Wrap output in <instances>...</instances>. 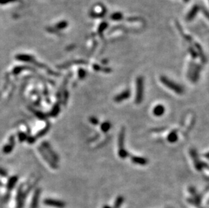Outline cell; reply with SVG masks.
<instances>
[{
  "mask_svg": "<svg viewBox=\"0 0 209 208\" xmlns=\"http://www.w3.org/2000/svg\"><path fill=\"white\" fill-rule=\"evenodd\" d=\"M160 80L165 85V87L169 88L170 90L174 91L179 95H182L184 93V89L181 85L176 83L173 80H170L168 77L165 76H161L160 77Z\"/></svg>",
  "mask_w": 209,
  "mask_h": 208,
  "instance_id": "cell-1",
  "label": "cell"
},
{
  "mask_svg": "<svg viewBox=\"0 0 209 208\" xmlns=\"http://www.w3.org/2000/svg\"><path fill=\"white\" fill-rule=\"evenodd\" d=\"M125 128H122L119 133V135H118V156L122 159H125L129 156V153L127 152V150L125 149Z\"/></svg>",
  "mask_w": 209,
  "mask_h": 208,
  "instance_id": "cell-2",
  "label": "cell"
},
{
  "mask_svg": "<svg viewBox=\"0 0 209 208\" xmlns=\"http://www.w3.org/2000/svg\"><path fill=\"white\" fill-rule=\"evenodd\" d=\"M144 80L142 76H138L136 80V103L139 104L142 102L143 99V88H144Z\"/></svg>",
  "mask_w": 209,
  "mask_h": 208,
  "instance_id": "cell-3",
  "label": "cell"
},
{
  "mask_svg": "<svg viewBox=\"0 0 209 208\" xmlns=\"http://www.w3.org/2000/svg\"><path fill=\"white\" fill-rule=\"evenodd\" d=\"M190 155H191V156L192 157V160H193V161H194L195 168L198 171H202V168L204 166V167H208L207 165H204V163L202 162L201 161L199 160L197 152H196V151L194 149L190 150Z\"/></svg>",
  "mask_w": 209,
  "mask_h": 208,
  "instance_id": "cell-4",
  "label": "cell"
},
{
  "mask_svg": "<svg viewBox=\"0 0 209 208\" xmlns=\"http://www.w3.org/2000/svg\"><path fill=\"white\" fill-rule=\"evenodd\" d=\"M44 204L48 206L55 207L56 208H64L65 206H66V204H65L63 201L56 200V199H45Z\"/></svg>",
  "mask_w": 209,
  "mask_h": 208,
  "instance_id": "cell-5",
  "label": "cell"
},
{
  "mask_svg": "<svg viewBox=\"0 0 209 208\" xmlns=\"http://www.w3.org/2000/svg\"><path fill=\"white\" fill-rule=\"evenodd\" d=\"M131 97V91L129 89H126L125 91L121 92L120 94L117 95V96L114 97V100L117 103H120L122 102Z\"/></svg>",
  "mask_w": 209,
  "mask_h": 208,
  "instance_id": "cell-6",
  "label": "cell"
},
{
  "mask_svg": "<svg viewBox=\"0 0 209 208\" xmlns=\"http://www.w3.org/2000/svg\"><path fill=\"white\" fill-rule=\"evenodd\" d=\"M201 70H202V66H200V65H196L195 66H194L193 70H192L191 76H190L192 82H194V83L197 82L199 79L200 73Z\"/></svg>",
  "mask_w": 209,
  "mask_h": 208,
  "instance_id": "cell-7",
  "label": "cell"
},
{
  "mask_svg": "<svg viewBox=\"0 0 209 208\" xmlns=\"http://www.w3.org/2000/svg\"><path fill=\"white\" fill-rule=\"evenodd\" d=\"M131 160H132V162L134 163V164L140 166H146L147 164V162H148V160L146 158L138 156H132L131 157Z\"/></svg>",
  "mask_w": 209,
  "mask_h": 208,
  "instance_id": "cell-8",
  "label": "cell"
},
{
  "mask_svg": "<svg viewBox=\"0 0 209 208\" xmlns=\"http://www.w3.org/2000/svg\"><path fill=\"white\" fill-rule=\"evenodd\" d=\"M165 112V108L161 104H158V105L155 106L153 109V114L155 116L160 117L162 116Z\"/></svg>",
  "mask_w": 209,
  "mask_h": 208,
  "instance_id": "cell-9",
  "label": "cell"
},
{
  "mask_svg": "<svg viewBox=\"0 0 209 208\" xmlns=\"http://www.w3.org/2000/svg\"><path fill=\"white\" fill-rule=\"evenodd\" d=\"M198 10H199V7L197 6H195L192 7V10L190 11V12L187 14L186 16V20H187V21H191V20H193L196 16V15L197 14Z\"/></svg>",
  "mask_w": 209,
  "mask_h": 208,
  "instance_id": "cell-10",
  "label": "cell"
},
{
  "mask_svg": "<svg viewBox=\"0 0 209 208\" xmlns=\"http://www.w3.org/2000/svg\"><path fill=\"white\" fill-rule=\"evenodd\" d=\"M39 194H40V191L39 189L35 191V193L33 195V197H32V199L31 208H37L38 203H39Z\"/></svg>",
  "mask_w": 209,
  "mask_h": 208,
  "instance_id": "cell-11",
  "label": "cell"
},
{
  "mask_svg": "<svg viewBox=\"0 0 209 208\" xmlns=\"http://www.w3.org/2000/svg\"><path fill=\"white\" fill-rule=\"evenodd\" d=\"M167 140L169 141L171 143H174L178 140V134L176 130H173L171 132L167 137Z\"/></svg>",
  "mask_w": 209,
  "mask_h": 208,
  "instance_id": "cell-12",
  "label": "cell"
},
{
  "mask_svg": "<svg viewBox=\"0 0 209 208\" xmlns=\"http://www.w3.org/2000/svg\"><path fill=\"white\" fill-rule=\"evenodd\" d=\"M111 128V124L109 122H104L101 124V130L104 133H107Z\"/></svg>",
  "mask_w": 209,
  "mask_h": 208,
  "instance_id": "cell-13",
  "label": "cell"
},
{
  "mask_svg": "<svg viewBox=\"0 0 209 208\" xmlns=\"http://www.w3.org/2000/svg\"><path fill=\"white\" fill-rule=\"evenodd\" d=\"M122 17H123V15H122L121 12H115V13H114L110 16V19L116 20V21H118V20H122Z\"/></svg>",
  "mask_w": 209,
  "mask_h": 208,
  "instance_id": "cell-14",
  "label": "cell"
},
{
  "mask_svg": "<svg viewBox=\"0 0 209 208\" xmlns=\"http://www.w3.org/2000/svg\"><path fill=\"white\" fill-rule=\"evenodd\" d=\"M123 201H124V198L122 196H118L116 199L115 203H114V208H119L120 206L122 205V203H123Z\"/></svg>",
  "mask_w": 209,
  "mask_h": 208,
  "instance_id": "cell-15",
  "label": "cell"
},
{
  "mask_svg": "<svg viewBox=\"0 0 209 208\" xmlns=\"http://www.w3.org/2000/svg\"><path fill=\"white\" fill-rule=\"evenodd\" d=\"M16 181H17V178H15V177L12 178L11 180L9 182V183H8V189H11L13 188L14 185L16 184Z\"/></svg>",
  "mask_w": 209,
  "mask_h": 208,
  "instance_id": "cell-16",
  "label": "cell"
},
{
  "mask_svg": "<svg viewBox=\"0 0 209 208\" xmlns=\"http://www.w3.org/2000/svg\"><path fill=\"white\" fill-rule=\"evenodd\" d=\"M89 121H90V122H91V123H92L94 125L98 124V123H99V120H98L96 117H93V116L89 118Z\"/></svg>",
  "mask_w": 209,
  "mask_h": 208,
  "instance_id": "cell-17",
  "label": "cell"
},
{
  "mask_svg": "<svg viewBox=\"0 0 209 208\" xmlns=\"http://www.w3.org/2000/svg\"><path fill=\"white\" fill-rule=\"evenodd\" d=\"M108 27V24H106V22H103L102 24H101V26L99 28V32H103L104 30H105V28Z\"/></svg>",
  "mask_w": 209,
  "mask_h": 208,
  "instance_id": "cell-18",
  "label": "cell"
},
{
  "mask_svg": "<svg viewBox=\"0 0 209 208\" xmlns=\"http://www.w3.org/2000/svg\"><path fill=\"white\" fill-rule=\"evenodd\" d=\"M190 54H191L192 56L194 58H196V57H197V53H196V52L194 50H192V48H190Z\"/></svg>",
  "mask_w": 209,
  "mask_h": 208,
  "instance_id": "cell-19",
  "label": "cell"
},
{
  "mask_svg": "<svg viewBox=\"0 0 209 208\" xmlns=\"http://www.w3.org/2000/svg\"><path fill=\"white\" fill-rule=\"evenodd\" d=\"M79 72H81V74H79V76H80V77H81V79H83V77L85 76V72L83 70H80Z\"/></svg>",
  "mask_w": 209,
  "mask_h": 208,
  "instance_id": "cell-20",
  "label": "cell"
},
{
  "mask_svg": "<svg viewBox=\"0 0 209 208\" xmlns=\"http://www.w3.org/2000/svg\"><path fill=\"white\" fill-rule=\"evenodd\" d=\"M202 11L204 12V14L205 15L206 17L209 20V12L207 10H203Z\"/></svg>",
  "mask_w": 209,
  "mask_h": 208,
  "instance_id": "cell-21",
  "label": "cell"
},
{
  "mask_svg": "<svg viewBox=\"0 0 209 208\" xmlns=\"http://www.w3.org/2000/svg\"><path fill=\"white\" fill-rule=\"evenodd\" d=\"M10 1H13V0H0V3H7L8 2H10Z\"/></svg>",
  "mask_w": 209,
  "mask_h": 208,
  "instance_id": "cell-22",
  "label": "cell"
},
{
  "mask_svg": "<svg viewBox=\"0 0 209 208\" xmlns=\"http://www.w3.org/2000/svg\"><path fill=\"white\" fill-rule=\"evenodd\" d=\"M205 157L209 159V152H208L207 153H206V154H205Z\"/></svg>",
  "mask_w": 209,
  "mask_h": 208,
  "instance_id": "cell-23",
  "label": "cell"
},
{
  "mask_svg": "<svg viewBox=\"0 0 209 208\" xmlns=\"http://www.w3.org/2000/svg\"><path fill=\"white\" fill-rule=\"evenodd\" d=\"M103 208H112V207H110V206H104Z\"/></svg>",
  "mask_w": 209,
  "mask_h": 208,
  "instance_id": "cell-24",
  "label": "cell"
},
{
  "mask_svg": "<svg viewBox=\"0 0 209 208\" xmlns=\"http://www.w3.org/2000/svg\"><path fill=\"white\" fill-rule=\"evenodd\" d=\"M208 204H209V201H208Z\"/></svg>",
  "mask_w": 209,
  "mask_h": 208,
  "instance_id": "cell-25",
  "label": "cell"
}]
</instances>
